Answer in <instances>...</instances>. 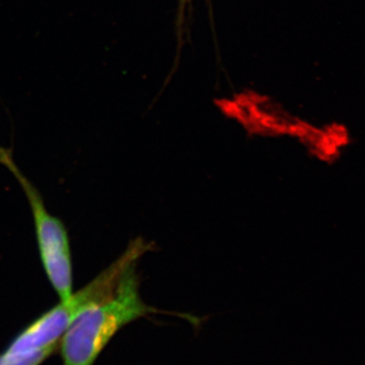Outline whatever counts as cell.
Instances as JSON below:
<instances>
[{
    "mask_svg": "<svg viewBox=\"0 0 365 365\" xmlns=\"http://www.w3.org/2000/svg\"><path fill=\"white\" fill-rule=\"evenodd\" d=\"M132 262L117 284L74 319L60 340L63 365H93L108 343L125 326L158 313L141 297L137 264Z\"/></svg>",
    "mask_w": 365,
    "mask_h": 365,
    "instance_id": "1",
    "label": "cell"
},
{
    "mask_svg": "<svg viewBox=\"0 0 365 365\" xmlns=\"http://www.w3.org/2000/svg\"><path fill=\"white\" fill-rule=\"evenodd\" d=\"M148 244L143 239L130 242L128 248L114 263L98 274L83 289L72 294L69 299L60 300V304L46 312L33 323L24 329L6 348L11 354H23L39 350L56 349L74 319L83 309L106 297L117 284L125 269L132 262L140 260L148 252Z\"/></svg>",
    "mask_w": 365,
    "mask_h": 365,
    "instance_id": "2",
    "label": "cell"
},
{
    "mask_svg": "<svg viewBox=\"0 0 365 365\" xmlns=\"http://www.w3.org/2000/svg\"><path fill=\"white\" fill-rule=\"evenodd\" d=\"M0 163L20 182L28 198L32 209L40 258L48 279L60 300L69 299L72 295L71 253L63 223L46 209L42 196L19 169L11 150L0 148Z\"/></svg>",
    "mask_w": 365,
    "mask_h": 365,
    "instance_id": "3",
    "label": "cell"
},
{
    "mask_svg": "<svg viewBox=\"0 0 365 365\" xmlns=\"http://www.w3.org/2000/svg\"><path fill=\"white\" fill-rule=\"evenodd\" d=\"M55 349L39 350L23 354H11L4 351L0 354V365H40Z\"/></svg>",
    "mask_w": 365,
    "mask_h": 365,
    "instance_id": "4",
    "label": "cell"
}]
</instances>
